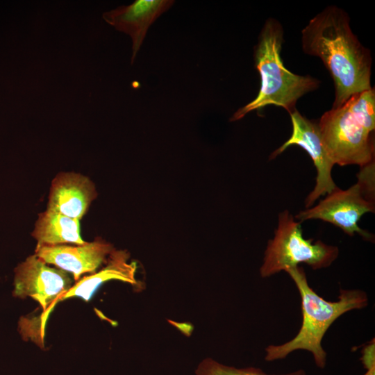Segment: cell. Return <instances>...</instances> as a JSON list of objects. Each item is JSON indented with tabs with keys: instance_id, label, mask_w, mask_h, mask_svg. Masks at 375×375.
<instances>
[{
	"instance_id": "2",
	"label": "cell",
	"mask_w": 375,
	"mask_h": 375,
	"mask_svg": "<svg viewBox=\"0 0 375 375\" xmlns=\"http://www.w3.org/2000/svg\"><path fill=\"white\" fill-rule=\"evenodd\" d=\"M285 272L293 280L301 297L302 323L299 332L292 340L281 344L267 346L265 360L267 362L282 360L294 351L305 350L312 354L316 366L324 369L327 354L322 342L325 333L343 314L367 307V294L359 289H340L338 300L328 301L310 287L303 267H292Z\"/></svg>"
},
{
	"instance_id": "6",
	"label": "cell",
	"mask_w": 375,
	"mask_h": 375,
	"mask_svg": "<svg viewBox=\"0 0 375 375\" xmlns=\"http://www.w3.org/2000/svg\"><path fill=\"white\" fill-rule=\"evenodd\" d=\"M374 194L359 181L346 190L336 187L317 205L300 211L295 218L300 222L320 219L341 228L350 236L356 233L372 242L373 235L360 228L358 222L366 212H374Z\"/></svg>"
},
{
	"instance_id": "7",
	"label": "cell",
	"mask_w": 375,
	"mask_h": 375,
	"mask_svg": "<svg viewBox=\"0 0 375 375\" xmlns=\"http://www.w3.org/2000/svg\"><path fill=\"white\" fill-rule=\"evenodd\" d=\"M69 273L49 264L33 254L20 262L14 270L12 296L31 297L47 315L61 296L73 285Z\"/></svg>"
},
{
	"instance_id": "9",
	"label": "cell",
	"mask_w": 375,
	"mask_h": 375,
	"mask_svg": "<svg viewBox=\"0 0 375 375\" xmlns=\"http://www.w3.org/2000/svg\"><path fill=\"white\" fill-rule=\"evenodd\" d=\"M114 249L101 238L82 245H36L35 255L49 265L72 274L76 282L85 274H93Z\"/></svg>"
},
{
	"instance_id": "3",
	"label": "cell",
	"mask_w": 375,
	"mask_h": 375,
	"mask_svg": "<svg viewBox=\"0 0 375 375\" xmlns=\"http://www.w3.org/2000/svg\"><path fill=\"white\" fill-rule=\"evenodd\" d=\"M281 24L274 18L265 21L254 47L255 67L260 76V88L256 98L239 108L231 118L234 122L253 110L275 105L290 114L304 94L317 90L320 81L310 75H298L285 67L281 51L284 41Z\"/></svg>"
},
{
	"instance_id": "12",
	"label": "cell",
	"mask_w": 375,
	"mask_h": 375,
	"mask_svg": "<svg viewBox=\"0 0 375 375\" xmlns=\"http://www.w3.org/2000/svg\"><path fill=\"white\" fill-rule=\"evenodd\" d=\"M129 257L126 250L114 249L108 256L105 267L89 276L81 278L60 297L58 301L74 297H81L88 301L102 283L112 279L137 285L136 264L128 262Z\"/></svg>"
},
{
	"instance_id": "4",
	"label": "cell",
	"mask_w": 375,
	"mask_h": 375,
	"mask_svg": "<svg viewBox=\"0 0 375 375\" xmlns=\"http://www.w3.org/2000/svg\"><path fill=\"white\" fill-rule=\"evenodd\" d=\"M318 125L334 165L361 167L374 160L375 97L372 92L356 94L340 107L325 112Z\"/></svg>"
},
{
	"instance_id": "13",
	"label": "cell",
	"mask_w": 375,
	"mask_h": 375,
	"mask_svg": "<svg viewBox=\"0 0 375 375\" xmlns=\"http://www.w3.org/2000/svg\"><path fill=\"white\" fill-rule=\"evenodd\" d=\"M31 235L38 246L87 242L81 235L80 221L49 209L38 214Z\"/></svg>"
},
{
	"instance_id": "8",
	"label": "cell",
	"mask_w": 375,
	"mask_h": 375,
	"mask_svg": "<svg viewBox=\"0 0 375 375\" xmlns=\"http://www.w3.org/2000/svg\"><path fill=\"white\" fill-rule=\"evenodd\" d=\"M292 124L290 138L270 155L274 159L290 146L296 144L303 149L313 161L317 170L316 184L305 200L307 208L321 196L331 193L337 186L331 170L335 165L324 145L318 122L303 116L297 110L290 114Z\"/></svg>"
},
{
	"instance_id": "5",
	"label": "cell",
	"mask_w": 375,
	"mask_h": 375,
	"mask_svg": "<svg viewBox=\"0 0 375 375\" xmlns=\"http://www.w3.org/2000/svg\"><path fill=\"white\" fill-rule=\"evenodd\" d=\"M339 249L321 240L303 236L301 222L296 221L285 210L278 215L274 237L269 240L260 268L262 278L269 277L281 271L297 267L303 262L312 269L329 267L338 258Z\"/></svg>"
},
{
	"instance_id": "14",
	"label": "cell",
	"mask_w": 375,
	"mask_h": 375,
	"mask_svg": "<svg viewBox=\"0 0 375 375\" xmlns=\"http://www.w3.org/2000/svg\"><path fill=\"white\" fill-rule=\"evenodd\" d=\"M197 375H306L303 369L284 374H268L261 369L254 367L238 369L234 367L224 365L211 358L203 360L196 369Z\"/></svg>"
},
{
	"instance_id": "16",
	"label": "cell",
	"mask_w": 375,
	"mask_h": 375,
	"mask_svg": "<svg viewBox=\"0 0 375 375\" xmlns=\"http://www.w3.org/2000/svg\"><path fill=\"white\" fill-rule=\"evenodd\" d=\"M363 375H375V367L367 369Z\"/></svg>"
},
{
	"instance_id": "15",
	"label": "cell",
	"mask_w": 375,
	"mask_h": 375,
	"mask_svg": "<svg viewBox=\"0 0 375 375\" xmlns=\"http://www.w3.org/2000/svg\"><path fill=\"white\" fill-rule=\"evenodd\" d=\"M360 358L365 369H367L375 367V342L373 338L366 344L361 351Z\"/></svg>"
},
{
	"instance_id": "11",
	"label": "cell",
	"mask_w": 375,
	"mask_h": 375,
	"mask_svg": "<svg viewBox=\"0 0 375 375\" xmlns=\"http://www.w3.org/2000/svg\"><path fill=\"white\" fill-rule=\"evenodd\" d=\"M97 197L93 182L75 172H60L51 181L47 209L80 221Z\"/></svg>"
},
{
	"instance_id": "10",
	"label": "cell",
	"mask_w": 375,
	"mask_h": 375,
	"mask_svg": "<svg viewBox=\"0 0 375 375\" xmlns=\"http://www.w3.org/2000/svg\"><path fill=\"white\" fill-rule=\"evenodd\" d=\"M174 3L172 0H136L103 14V19L115 29L131 36L133 42L131 64L150 26Z\"/></svg>"
},
{
	"instance_id": "1",
	"label": "cell",
	"mask_w": 375,
	"mask_h": 375,
	"mask_svg": "<svg viewBox=\"0 0 375 375\" xmlns=\"http://www.w3.org/2000/svg\"><path fill=\"white\" fill-rule=\"evenodd\" d=\"M306 54L319 57L334 83L332 108L351 96L372 88V57L353 34L348 14L331 5L317 14L301 31Z\"/></svg>"
}]
</instances>
